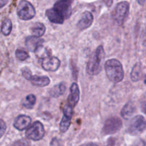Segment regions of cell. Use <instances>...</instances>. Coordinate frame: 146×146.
<instances>
[{
    "instance_id": "1",
    "label": "cell",
    "mask_w": 146,
    "mask_h": 146,
    "mask_svg": "<svg viewBox=\"0 0 146 146\" xmlns=\"http://www.w3.org/2000/svg\"><path fill=\"white\" fill-rule=\"evenodd\" d=\"M105 69L107 77L113 83L118 84L123 81L124 78V71L122 64L115 58H111L106 61Z\"/></svg>"
},
{
    "instance_id": "2",
    "label": "cell",
    "mask_w": 146,
    "mask_h": 146,
    "mask_svg": "<svg viewBox=\"0 0 146 146\" xmlns=\"http://www.w3.org/2000/svg\"><path fill=\"white\" fill-rule=\"evenodd\" d=\"M105 56V51L102 46L97 47L96 51L91 54L87 63L86 72L91 76L99 74L101 70V62Z\"/></svg>"
},
{
    "instance_id": "3",
    "label": "cell",
    "mask_w": 146,
    "mask_h": 146,
    "mask_svg": "<svg viewBox=\"0 0 146 146\" xmlns=\"http://www.w3.org/2000/svg\"><path fill=\"white\" fill-rule=\"evenodd\" d=\"M130 4L126 1H121L115 6L113 13V18L118 26L123 25L129 14Z\"/></svg>"
},
{
    "instance_id": "4",
    "label": "cell",
    "mask_w": 146,
    "mask_h": 146,
    "mask_svg": "<svg viewBox=\"0 0 146 146\" xmlns=\"http://www.w3.org/2000/svg\"><path fill=\"white\" fill-rule=\"evenodd\" d=\"M17 14L21 20L28 21L34 17L36 14L34 6L27 0H21L17 7Z\"/></svg>"
},
{
    "instance_id": "5",
    "label": "cell",
    "mask_w": 146,
    "mask_h": 146,
    "mask_svg": "<svg viewBox=\"0 0 146 146\" xmlns=\"http://www.w3.org/2000/svg\"><path fill=\"white\" fill-rule=\"evenodd\" d=\"M45 135V130L43 124L39 121L34 122L26 131L27 138L34 141H38L42 139Z\"/></svg>"
},
{
    "instance_id": "6",
    "label": "cell",
    "mask_w": 146,
    "mask_h": 146,
    "mask_svg": "<svg viewBox=\"0 0 146 146\" xmlns=\"http://www.w3.org/2000/svg\"><path fill=\"white\" fill-rule=\"evenodd\" d=\"M145 129V120L143 115H138L131 121L128 128V133L132 135L142 133Z\"/></svg>"
},
{
    "instance_id": "7",
    "label": "cell",
    "mask_w": 146,
    "mask_h": 146,
    "mask_svg": "<svg viewBox=\"0 0 146 146\" xmlns=\"http://www.w3.org/2000/svg\"><path fill=\"white\" fill-rule=\"evenodd\" d=\"M123 126L122 121L118 117L113 116L108 118L105 122L103 128V133L105 135H111L119 131Z\"/></svg>"
},
{
    "instance_id": "8",
    "label": "cell",
    "mask_w": 146,
    "mask_h": 146,
    "mask_svg": "<svg viewBox=\"0 0 146 146\" xmlns=\"http://www.w3.org/2000/svg\"><path fill=\"white\" fill-rule=\"evenodd\" d=\"M74 0H57L53 8L56 10L64 19H68L72 13L71 5Z\"/></svg>"
},
{
    "instance_id": "9",
    "label": "cell",
    "mask_w": 146,
    "mask_h": 146,
    "mask_svg": "<svg viewBox=\"0 0 146 146\" xmlns=\"http://www.w3.org/2000/svg\"><path fill=\"white\" fill-rule=\"evenodd\" d=\"M73 115V108L67 104L64 108V116L59 125V130L61 133H65L69 128Z\"/></svg>"
},
{
    "instance_id": "10",
    "label": "cell",
    "mask_w": 146,
    "mask_h": 146,
    "mask_svg": "<svg viewBox=\"0 0 146 146\" xmlns=\"http://www.w3.org/2000/svg\"><path fill=\"white\" fill-rule=\"evenodd\" d=\"M61 65V61L57 57L55 56H49L46 57L45 58H43V61L41 62V66L45 71L54 72L57 71Z\"/></svg>"
},
{
    "instance_id": "11",
    "label": "cell",
    "mask_w": 146,
    "mask_h": 146,
    "mask_svg": "<svg viewBox=\"0 0 146 146\" xmlns=\"http://www.w3.org/2000/svg\"><path fill=\"white\" fill-rule=\"evenodd\" d=\"M94 21V16L91 12L88 11H84L81 15V19L77 24V27L79 30L83 31L86 29L89 28L93 24Z\"/></svg>"
},
{
    "instance_id": "12",
    "label": "cell",
    "mask_w": 146,
    "mask_h": 146,
    "mask_svg": "<svg viewBox=\"0 0 146 146\" xmlns=\"http://www.w3.org/2000/svg\"><path fill=\"white\" fill-rule=\"evenodd\" d=\"M79 96L80 91L78 85L76 83H73L70 87V94L68 97V105L74 108L79 101Z\"/></svg>"
},
{
    "instance_id": "13",
    "label": "cell",
    "mask_w": 146,
    "mask_h": 146,
    "mask_svg": "<svg viewBox=\"0 0 146 146\" xmlns=\"http://www.w3.org/2000/svg\"><path fill=\"white\" fill-rule=\"evenodd\" d=\"M31 122V119L29 116L26 115H20L14 121V127L19 131H24L29 126Z\"/></svg>"
},
{
    "instance_id": "14",
    "label": "cell",
    "mask_w": 146,
    "mask_h": 146,
    "mask_svg": "<svg viewBox=\"0 0 146 146\" xmlns=\"http://www.w3.org/2000/svg\"><path fill=\"white\" fill-rule=\"evenodd\" d=\"M46 15L51 22L57 24H62L64 21V19L58 11L54 8L48 9L46 11Z\"/></svg>"
},
{
    "instance_id": "15",
    "label": "cell",
    "mask_w": 146,
    "mask_h": 146,
    "mask_svg": "<svg viewBox=\"0 0 146 146\" xmlns=\"http://www.w3.org/2000/svg\"><path fill=\"white\" fill-rule=\"evenodd\" d=\"M30 82L34 86L38 87H44L48 86L50 84V78L46 76H31L29 78Z\"/></svg>"
},
{
    "instance_id": "16",
    "label": "cell",
    "mask_w": 146,
    "mask_h": 146,
    "mask_svg": "<svg viewBox=\"0 0 146 146\" xmlns=\"http://www.w3.org/2000/svg\"><path fill=\"white\" fill-rule=\"evenodd\" d=\"M44 42V40L42 38H40L39 37L36 36H29L26 38L25 44L27 48H28L29 51H34L38 46L41 45Z\"/></svg>"
},
{
    "instance_id": "17",
    "label": "cell",
    "mask_w": 146,
    "mask_h": 146,
    "mask_svg": "<svg viewBox=\"0 0 146 146\" xmlns=\"http://www.w3.org/2000/svg\"><path fill=\"white\" fill-rule=\"evenodd\" d=\"M135 111V106L131 101H128L121 110V116L125 120L131 118Z\"/></svg>"
},
{
    "instance_id": "18",
    "label": "cell",
    "mask_w": 146,
    "mask_h": 146,
    "mask_svg": "<svg viewBox=\"0 0 146 146\" xmlns=\"http://www.w3.org/2000/svg\"><path fill=\"white\" fill-rule=\"evenodd\" d=\"M143 65L141 62H138L134 65L131 73V80L134 82L140 81L143 76Z\"/></svg>"
},
{
    "instance_id": "19",
    "label": "cell",
    "mask_w": 146,
    "mask_h": 146,
    "mask_svg": "<svg viewBox=\"0 0 146 146\" xmlns=\"http://www.w3.org/2000/svg\"><path fill=\"white\" fill-rule=\"evenodd\" d=\"M30 30H31V32L33 34V36L36 37H41L45 33L46 27L42 23L37 22L31 27Z\"/></svg>"
},
{
    "instance_id": "20",
    "label": "cell",
    "mask_w": 146,
    "mask_h": 146,
    "mask_svg": "<svg viewBox=\"0 0 146 146\" xmlns=\"http://www.w3.org/2000/svg\"><path fill=\"white\" fill-rule=\"evenodd\" d=\"M34 53H35L37 58H41V59L46 58L51 55V51H49V49L44 47L41 44L36 48V49L34 50Z\"/></svg>"
},
{
    "instance_id": "21",
    "label": "cell",
    "mask_w": 146,
    "mask_h": 146,
    "mask_svg": "<svg viewBox=\"0 0 146 146\" xmlns=\"http://www.w3.org/2000/svg\"><path fill=\"white\" fill-rule=\"evenodd\" d=\"M12 30V23L9 19H5L1 24V31L4 36L9 35Z\"/></svg>"
},
{
    "instance_id": "22",
    "label": "cell",
    "mask_w": 146,
    "mask_h": 146,
    "mask_svg": "<svg viewBox=\"0 0 146 146\" xmlns=\"http://www.w3.org/2000/svg\"><path fill=\"white\" fill-rule=\"evenodd\" d=\"M36 101V98L35 96L33 95V94H29L24 99V102H23V106L25 108L31 109V108H33V107H34Z\"/></svg>"
},
{
    "instance_id": "23",
    "label": "cell",
    "mask_w": 146,
    "mask_h": 146,
    "mask_svg": "<svg viewBox=\"0 0 146 146\" xmlns=\"http://www.w3.org/2000/svg\"><path fill=\"white\" fill-rule=\"evenodd\" d=\"M66 91V86L64 83H61L58 84V86L54 87L51 91V94L54 97H58L59 96L62 95L64 94Z\"/></svg>"
},
{
    "instance_id": "24",
    "label": "cell",
    "mask_w": 146,
    "mask_h": 146,
    "mask_svg": "<svg viewBox=\"0 0 146 146\" xmlns=\"http://www.w3.org/2000/svg\"><path fill=\"white\" fill-rule=\"evenodd\" d=\"M15 54L17 59L21 61H25L29 58V54L24 49H17Z\"/></svg>"
},
{
    "instance_id": "25",
    "label": "cell",
    "mask_w": 146,
    "mask_h": 146,
    "mask_svg": "<svg viewBox=\"0 0 146 146\" xmlns=\"http://www.w3.org/2000/svg\"><path fill=\"white\" fill-rule=\"evenodd\" d=\"M21 73H22V76L27 80H29V78H31V72L30 71L29 68L28 67H24V68H22L21 69Z\"/></svg>"
},
{
    "instance_id": "26",
    "label": "cell",
    "mask_w": 146,
    "mask_h": 146,
    "mask_svg": "<svg viewBox=\"0 0 146 146\" xmlns=\"http://www.w3.org/2000/svg\"><path fill=\"white\" fill-rule=\"evenodd\" d=\"M7 130V125L3 120L0 119V138L4 135Z\"/></svg>"
},
{
    "instance_id": "27",
    "label": "cell",
    "mask_w": 146,
    "mask_h": 146,
    "mask_svg": "<svg viewBox=\"0 0 146 146\" xmlns=\"http://www.w3.org/2000/svg\"><path fill=\"white\" fill-rule=\"evenodd\" d=\"M14 146H29V143L26 140H19L14 143Z\"/></svg>"
},
{
    "instance_id": "28",
    "label": "cell",
    "mask_w": 146,
    "mask_h": 146,
    "mask_svg": "<svg viewBox=\"0 0 146 146\" xmlns=\"http://www.w3.org/2000/svg\"><path fill=\"white\" fill-rule=\"evenodd\" d=\"M9 0H0V9L4 7L8 3Z\"/></svg>"
},
{
    "instance_id": "29",
    "label": "cell",
    "mask_w": 146,
    "mask_h": 146,
    "mask_svg": "<svg viewBox=\"0 0 146 146\" xmlns=\"http://www.w3.org/2000/svg\"><path fill=\"white\" fill-rule=\"evenodd\" d=\"M81 146H99L98 145H97L96 143H85L83 144Z\"/></svg>"
},
{
    "instance_id": "30",
    "label": "cell",
    "mask_w": 146,
    "mask_h": 146,
    "mask_svg": "<svg viewBox=\"0 0 146 146\" xmlns=\"http://www.w3.org/2000/svg\"><path fill=\"white\" fill-rule=\"evenodd\" d=\"M135 146H145V143H144L143 141H141L139 143H137Z\"/></svg>"
},
{
    "instance_id": "31",
    "label": "cell",
    "mask_w": 146,
    "mask_h": 146,
    "mask_svg": "<svg viewBox=\"0 0 146 146\" xmlns=\"http://www.w3.org/2000/svg\"><path fill=\"white\" fill-rule=\"evenodd\" d=\"M105 2H106V4L109 7V6H111V4L113 3V0H106Z\"/></svg>"
},
{
    "instance_id": "32",
    "label": "cell",
    "mask_w": 146,
    "mask_h": 146,
    "mask_svg": "<svg viewBox=\"0 0 146 146\" xmlns=\"http://www.w3.org/2000/svg\"><path fill=\"white\" fill-rule=\"evenodd\" d=\"M145 0H138V2L140 5H143L145 4Z\"/></svg>"
}]
</instances>
